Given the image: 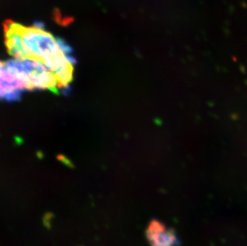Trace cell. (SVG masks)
I'll use <instances>...</instances> for the list:
<instances>
[{"label":"cell","mask_w":247,"mask_h":246,"mask_svg":"<svg viewBox=\"0 0 247 246\" xmlns=\"http://www.w3.org/2000/svg\"><path fill=\"white\" fill-rule=\"evenodd\" d=\"M25 91L26 85L11 71L7 61H0V101L17 102Z\"/></svg>","instance_id":"3"},{"label":"cell","mask_w":247,"mask_h":246,"mask_svg":"<svg viewBox=\"0 0 247 246\" xmlns=\"http://www.w3.org/2000/svg\"><path fill=\"white\" fill-rule=\"evenodd\" d=\"M3 31L10 55L16 59L33 60L43 64L54 74L61 91L68 92L76 64L70 46L38 24L25 26L7 20Z\"/></svg>","instance_id":"1"},{"label":"cell","mask_w":247,"mask_h":246,"mask_svg":"<svg viewBox=\"0 0 247 246\" xmlns=\"http://www.w3.org/2000/svg\"><path fill=\"white\" fill-rule=\"evenodd\" d=\"M146 237L151 246H179L176 233L158 220H152L146 229Z\"/></svg>","instance_id":"4"},{"label":"cell","mask_w":247,"mask_h":246,"mask_svg":"<svg viewBox=\"0 0 247 246\" xmlns=\"http://www.w3.org/2000/svg\"><path fill=\"white\" fill-rule=\"evenodd\" d=\"M7 62L11 71L25 83L27 91L49 90L55 94L62 92L54 74L40 62L16 58Z\"/></svg>","instance_id":"2"}]
</instances>
